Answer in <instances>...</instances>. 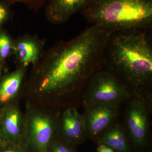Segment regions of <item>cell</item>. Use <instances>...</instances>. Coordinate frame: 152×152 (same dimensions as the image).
<instances>
[{"mask_svg":"<svg viewBox=\"0 0 152 152\" xmlns=\"http://www.w3.org/2000/svg\"><path fill=\"white\" fill-rule=\"evenodd\" d=\"M83 114L87 136L97 139L115 124L119 105L84 104Z\"/></svg>","mask_w":152,"mask_h":152,"instance_id":"cell-7","label":"cell"},{"mask_svg":"<svg viewBox=\"0 0 152 152\" xmlns=\"http://www.w3.org/2000/svg\"><path fill=\"white\" fill-rule=\"evenodd\" d=\"M2 67V62H0V75L1 73Z\"/></svg>","mask_w":152,"mask_h":152,"instance_id":"cell-21","label":"cell"},{"mask_svg":"<svg viewBox=\"0 0 152 152\" xmlns=\"http://www.w3.org/2000/svg\"><path fill=\"white\" fill-rule=\"evenodd\" d=\"M99 144L110 147L114 152H131L124 126L115 123L98 138Z\"/></svg>","mask_w":152,"mask_h":152,"instance_id":"cell-12","label":"cell"},{"mask_svg":"<svg viewBox=\"0 0 152 152\" xmlns=\"http://www.w3.org/2000/svg\"><path fill=\"white\" fill-rule=\"evenodd\" d=\"M150 104L146 99L138 96L128 104L124 127L128 137L136 148L147 146L149 133Z\"/></svg>","mask_w":152,"mask_h":152,"instance_id":"cell-6","label":"cell"},{"mask_svg":"<svg viewBox=\"0 0 152 152\" xmlns=\"http://www.w3.org/2000/svg\"><path fill=\"white\" fill-rule=\"evenodd\" d=\"M63 140L72 145L83 142L87 137L83 115L70 108L62 115L60 124Z\"/></svg>","mask_w":152,"mask_h":152,"instance_id":"cell-9","label":"cell"},{"mask_svg":"<svg viewBox=\"0 0 152 152\" xmlns=\"http://www.w3.org/2000/svg\"><path fill=\"white\" fill-rule=\"evenodd\" d=\"M29 108L25 117L26 145L33 152H48L58 124L48 114Z\"/></svg>","mask_w":152,"mask_h":152,"instance_id":"cell-5","label":"cell"},{"mask_svg":"<svg viewBox=\"0 0 152 152\" xmlns=\"http://www.w3.org/2000/svg\"><path fill=\"white\" fill-rule=\"evenodd\" d=\"M111 32L100 26L91 25L72 39L55 47L36 74V91L60 95L85 87L103 64Z\"/></svg>","mask_w":152,"mask_h":152,"instance_id":"cell-1","label":"cell"},{"mask_svg":"<svg viewBox=\"0 0 152 152\" xmlns=\"http://www.w3.org/2000/svg\"><path fill=\"white\" fill-rule=\"evenodd\" d=\"M103 65L137 93L152 80L151 29L112 32L104 53Z\"/></svg>","mask_w":152,"mask_h":152,"instance_id":"cell-2","label":"cell"},{"mask_svg":"<svg viewBox=\"0 0 152 152\" xmlns=\"http://www.w3.org/2000/svg\"><path fill=\"white\" fill-rule=\"evenodd\" d=\"M90 0H50L46 9L49 20L54 23H63L80 11Z\"/></svg>","mask_w":152,"mask_h":152,"instance_id":"cell-10","label":"cell"},{"mask_svg":"<svg viewBox=\"0 0 152 152\" xmlns=\"http://www.w3.org/2000/svg\"><path fill=\"white\" fill-rule=\"evenodd\" d=\"M7 145V143L5 141L0 134V149L4 148Z\"/></svg>","mask_w":152,"mask_h":152,"instance_id":"cell-20","label":"cell"},{"mask_svg":"<svg viewBox=\"0 0 152 152\" xmlns=\"http://www.w3.org/2000/svg\"><path fill=\"white\" fill-rule=\"evenodd\" d=\"M103 65L85 85L84 104L119 105L132 97V89Z\"/></svg>","mask_w":152,"mask_h":152,"instance_id":"cell-4","label":"cell"},{"mask_svg":"<svg viewBox=\"0 0 152 152\" xmlns=\"http://www.w3.org/2000/svg\"><path fill=\"white\" fill-rule=\"evenodd\" d=\"M0 134L10 145H23L26 142L25 117L14 103L0 110Z\"/></svg>","mask_w":152,"mask_h":152,"instance_id":"cell-8","label":"cell"},{"mask_svg":"<svg viewBox=\"0 0 152 152\" xmlns=\"http://www.w3.org/2000/svg\"><path fill=\"white\" fill-rule=\"evenodd\" d=\"M13 50L24 66L35 64L40 53L38 44L34 40L30 39H23L18 41L14 46Z\"/></svg>","mask_w":152,"mask_h":152,"instance_id":"cell-13","label":"cell"},{"mask_svg":"<svg viewBox=\"0 0 152 152\" xmlns=\"http://www.w3.org/2000/svg\"><path fill=\"white\" fill-rule=\"evenodd\" d=\"M9 15L7 3L0 0V26L7 18Z\"/></svg>","mask_w":152,"mask_h":152,"instance_id":"cell-17","label":"cell"},{"mask_svg":"<svg viewBox=\"0 0 152 152\" xmlns=\"http://www.w3.org/2000/svg\"><path fill=\"white\" fill-rule=\"evenodd\" d=\"M24 72L23 68H18L0 80V110L13 103L20 90Z\"/></svg>","mask_w":152,"mask_h":152,"instance_id":"cell-11","label":"cell"},{"mask_svg":"<svg viewBox=\"0 0 152 152\" xmlns=\"http://www.w3.org/2000/svg\"><path fill=\"white\" fill-rule=\"evenodd\" d=\"M72 144L64 140L56 142L51 146L50 152H75Z\"/></svg>","mask_w":152,"mask_h":152,"instance_id":"cell-15","label":"cell"},{"mask_svg":"<svg viewBox=\"0 0 152 152\" xmlns=\"http://www.w3.org/2000/svg\"><path fill=\"white\" fill-rule=\"evenodd\" d=\"M97 152H114L113 151L110 147L102 144L99 145L97 148Z\"/></svg>","mask_w":152,"mask_h":152,"instance_id":"cell-19","label":"cell"},{"mask_svg":"<svg viewBox=\"0 0 152 152\" xmlns=\"http://www.w3.org/2000/svg\"><path fill=\"white\" fill-rule=\"evenodd\" d=\"M14 45L4 31H0V62L2 63L13 50Z\"/></svg>","mask_w":152,"mask_h":152,"instance_id":"cell-14","label":"cell"},{"mask_svg":"<svg viewBox=\"0 0 152 152\" xmlns=\"http://www.w3.org/2000/svg\"><path fill=\"white\" fill-rule=\"evenodd\" d=\"M10 4L20 3L28 6L30 8L34 9L39 8L46 0H1Z\"/></svg>","mask_w":152,"mask_h":152,"instance_id":"cell-16","label":"cell"},{"mask_svg":"<svg viewBox=\"0 0 152 152\" xmlns=\"http://www.w3.org/2000/svg\"><path fill=\"white\" fill-rule=\"evenodd\" d=\"M80 12L91 24L112 32L152 27V0H90Z\"/></svg>","mask_w":152,"mask_h":152,"instance_id":"cell-3","label":"cell"},{"mask_svg":"<svg viewBox=\"0 0 152 152\" xmlns=\"http://www.w3.org/2000/svg\"><path fill=\"white\" fill-rule=\"evenodd\" d=\"M0 152H26L23 145H10L0 149Z\"/></svg>","mask_w":152,"mask_h":152,"instance_id":"cell-18","label":"cell"}]
</instances>
